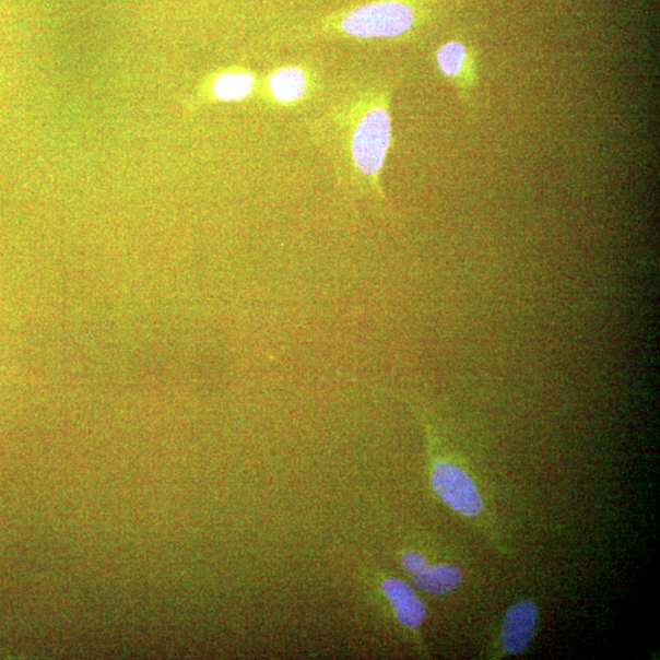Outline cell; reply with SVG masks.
Wrapping results in <instances>:
<instances>
[{
  "instance_id": "4",
  "label": "cell",
  "mask_w": 660,
  "mask_h": 660,
  "mask_svg": "<svg viewBox=\"0 0 660 660\" xmlns=\"http://www.w3.org/2000/svg\"><path fill=\"white\" fill-rule=\"evenodd\" d=\"M436 61L443 76L458 89L463 101L469 102L478 81L476 56L461 40H449L436 51Z\"/></svg>"
},
{
  "instance_id": "7",
  "label": "cell",
  "mask_w": 660,
  "mask_h": 660,
  "mask_svg": "<svg viewBox=\"0 0 660 660\" xmlns=\"http://www.w3.org/2000/svg\"><path fill=\"white\" fill-rule=\"evenodd\" d=\"M268 94L275 103L293 105L300 103L311 89V76L300 66L276 69L267 80Z\"/></svg>"
},
{
  "instance_id": "10",
  "label": "cell",
  "mask_w": 660,
  "mask_h": 660,
  "mask_svg": "<svg viewBox=\"0 0 660 660\" xmlns=\"http://www.w3.org/2000/svg\"><path fill=\"white\" fill-rule=\"evenodd\" d=\"M400 562L402 569L411 575H416L428 565L426 556L417 551L402 553Z\"/></svg>"
},
{
  "instance_id": "9",
  "label": "cell",
  "mask_w": 660,
  "mask_h": 660,
  "mask_svg": "<svg viewBox=\"0 0 660 660\" xmlns=\"http://www.w3.org/2000/svg\"><path fill=\"white\" fill-rule=\"evenodd\" d=\"M256 80L247 71H228L216 76L212 85V95L223 102L241 101L252 94Z\"/></svg>"
},
{
  "instance_id": "5",
  "label": "cell",
  "mask_w": 660,
  "mask_h": 660,
  "mask_svg": "<svg viewBox=\"0 0 660 660\" xmlns=\"http://www.w3.org/2000/svg\"><path fill=\"white\" fill-rule=\"evenodd\" d=\"M539 623V606L532 601L515 603L505 614L500 644L505 652L520 655L528 648Z\"/></svg>"
},
{
  "instance_id": "8",
  "label": "cell",
  "mask_w": 660,
  "mask_h": 660,
  "mask_svg": "<svg viewBox=\"0 0 660 660\" xmlns=\"http://www.w3.org/2000/svg\"><path fill=\"white\" fill-rule=\"evenodd\" d=\"M412 582L422 592L445 596L459 589L462 571L458 565L449 563L427 565L424 570L412 575Z\"/></svg>"
},
{
  "instance_id": "6",
  "label": "cell",
  "mask_w": 660,
  "mask_h": 660,
  "mask_svg": "<svg viewBox=\"0 0 660 660\" xmlns=\"http://www.w3.org/2000/svg\"><path fill=\"white\" fill-rule=\"evenodd\" d=\"M380 591L387 598L397 621L410 630H417L424 624L427 611L414 589L399 577H388L380 584Z\"/></svg>"
},
{
  "instance_id": "3",
  "label": "cell",
  "mask_w": 660,
  "mask_h": 660,
  "mask_svg": "<svg viewBox=\"0 0 660 660\" xmlns=\"http://www.w3.org/2000/svg\"><path fill=\"white\" fill-rule=\"evenodd\" d=\"M431 486L437 497L465 518H478L483 510L481 494L469 474L456 463L432 453Z\"/></svg>"
},
{
  "instance_id": "2",
  "label": "cell",
  "mask_w": 660,
  "mask_h": 660,
  "mask_svg": "<svg viewBox=\"0 0 660 660\" xmlns=\"http://www.w3.org/2000/svg\"><path fill=\"white\" fill-rule=\"evenodd\" d=\"M421 0H370L349 10L338 23L339 33L358 39H397L424 23Z\"/></svg>"
},
{
  "instance_id": "1",
  "label": "cell",
  "mask_w": 660,
  "mask_h": 660,
  "mask_svg": "<svg viewBox=\"0 0 660 660\" xmlns=\"http://www.w3.org/2000/svg\"><path fill=\"white\" fill-rule=\"evenodd\" d=\"M391 85L377 84L337 111L335 140L340 160L355 177L379 195L380 174L393 142Z\"/></svg>"
}]
</instances>
